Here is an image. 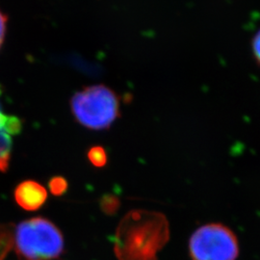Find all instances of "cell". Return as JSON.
Here are the masks:
<instances>
[{"label": "cell", "instance_id": "1", "mask_svg": "<svg viewBox=\"0 0 260 260\" xmlns=\"http://www.w3.org/2000/svg\"><path fill=\"white\" fill-rule=\"evenodd\" d=\"M14 246L21 260H54L64 251V237L52 222L36 217L15 226Z\"/></svg>", "mask_w": 260, "mask_h": 260}, {"label": "cell", "instance_id": "13", "mask_svg": "<svg viewBox=\"0 0 260 260\" xmlns=\"http://www.w3.org/2000/svg\"><path fill=\"white\" fill-rule=\"evenodd\" d=\"M1 94H2V90H1V86H0V113H3V105L1 102Z\"/></svg>", "mask_w": 260, "mask_h": 260}, {"label": "cell", "instance_id": "5", "mask_svg": "<svg viewBox=\"0 0 260 260\" xmlns=\"http://www.w3.org/2000/svg\"><path fill=\"white\" fill-rule=\"evenodd\" d=\"M13 142L11 135L0 127V172L5 173L9 168Z\"/></svg>", "mask_w": 260, "mask_h": 260}, {"label": "cell", "instance_id": "3", "mask_svg": "<svg viewBox=\"0 0 260 260\" xmlns=\"http://www.w3.org/2000/svg\"><path fill=\"white\" fill-rule=\"evenodd\" d=\"M189 248L193 260H235L239 252L236 236L221 223H208L198 229Z\"/></svg>", "mask_w": 260, "mask_h": 260}, {"label": "cell", "instance_id": "12", "mask_svg": "<svg viewBox=\"0 0 260 260\" xmlns=\"http://www.w3.org/2000/svg\"><path fill=\"white\" fill-rule=\"evenodd\" d=\"M116 204H117V200L112 196H105L102 200V206L107 212H110L112 209H114Z\"/></svg>", "mask_w": 260, "mask_h": 260}, {"label": "cell", "instance_id": "2", "mask_svg": "<svg viewBox=\"0 0 260 260\" xmlns=\"http://www.w3.org/2000/svg\"><path fill=\"white\" fill-rule=\"evenodd\" d=\"M72 113L80 124L89 129H107L120 116V100L104 84L85 87L71 100Z\"/></svg>", "mask_w": 260, "mask_h": 260}, {"label": "cell", "instance_id": "7", "mask_svg": "<svg viewBox=\"0 0 260 260\" xmlns=\"http://www.w3.org/2000/svg\"><path fill=\"white\" fill-rule=\"evenodd\" d=\"M0 127L10 135H16L22 129V121L16 116H7L0 113Z\"/></svg>", "mask_w": 260, "mask_h": 260}, {"label": "cell", "instance_id": "8", "mask_svg": "<svg viewBox=\"0 0 260 260\" xmlns=\"http://www.w3.org/2000/svg\"><path fill=\"white\" fill-rule=\"evenodd\" d=\"M87 157L94 167L103 168L107 164L108 156L105 149L102 146H93L88 150Z\"/></svg>", "mask_w": 260, "mask_h": 260}, {"label": "cell", "instance_id": "4", "mask_svg": "<svg viewBox=\"0 0 260 260\" xmlns=\"http://www.w3.org/2000/svg\"><path fill=\"white\" fill-rule=\"evenodd\" d=\"M17 204L27 211H36L47 202V189L34 180L22 181L15 189Z\"/></svg>", "mask_w": 260, "mask_h": 260}, {"label": "cell", "instance_id": "6", "mask_svg": "<svg viewBox=\"0 0 260 260\" xmlns=\"http://www.w3.org/2000/svg\"><path fill=\"white\" fill-rule=\"evenodd\" d=\"M15 225L0 223V260H4L14 245Z\"/></svg>", "mask_w": 260, "mask_h": 260}, {"label": "cell", "instance_id": "11", "mask_svg": "<svg viewBox=\"0 0 260 260\" xmlns=\"http://www.w3.org/2000/svg\"><path fill=\"white\" fill-rule=\"evenodd\" d=\"M7 21H8V17L2 13L0 10V48L3 45L4 39H5V34L7 30Z\"/></svg>", "mask_w": 260, "mask_h": 260}, {"label": "cell", "instance_id": "10", "mask_svg": "<svg viewBox=\"0 0 260 260\" xmlns=\"http://www.w3.org/2000/svg\"><path fill=\"white\" fill-rule=\"evenodd\" d=\"M251 50L255 62L260 66V29L251 40Z\"/></svg>", "mask_w": 260, "mask_h": 260}, {"label": "cell", "instance_id": "9", "mask_svg": "<svg viewBox=\"0 0 260 260\" xmlns=\"http://www.w3.org/2000/svg\"><path fill=\"white\" fill-rule=\"evenodd\" d=\"M48 187L53 195L62 196L67 192L69 188V183L65 177H54L49 180Z\"/></svg>", "mask_w": 260, "mask_h": 260}]
</instances>
